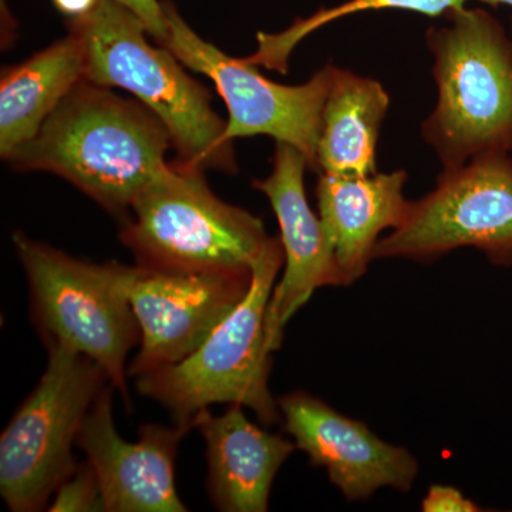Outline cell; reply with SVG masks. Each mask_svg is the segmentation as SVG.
Returning <instances> with one entry per match:
<instances>
[{
	"mask_svg": "<svg viewBox=\"0 0 512 512\" xmlns=\"http://www.w3.org/2000/svg\"><path fill=\"white\" fill-rule=\"evenodd\" d=\"M114 2H119L131 12L136 13L146 25L148 35L153 37L158 45H163L165 36H167L163 2L160 0H114Z\"/></svg>",
	"mask_w": 512,
	"mask_h": 512,
	"instance_id": "21",
	"label": "cell"
},
{
	"mask_svg": "<svg viewBox=\"0 0 512 512\" xmlns=\"http://www.w3.org/2000/svg\"><path fill=\"white\" fill-rule=\"evenodd\" d=\"M467 2L468 0H348L335 8L320 9L309 18L298 19L291 28L278 35L259 33L258 49L247 60L255 66L262 64L285 74L289 56L295 46L306 36L333 20L346 18L365 10L384 9L410 10L431 18H439V16H447L453 10L463 8Z\"/></svg>",
	"mask_w": 512,
	"mask_h": 512,
	"instance_id": "18",
	"label": "cell"
},
{
	"mask_svg": "<svg viewBox=\"0 0 512 512\" xmlns=\"http://www.w3.org/2000/svg\"><path fill=\"white\" fill-rule=\"evenodd\" d=\"M101 0H53L57 9L67 16V19L82 16L96 8Z\"/></svg>",
	"mask_w": 512,
	"mask_h": 512,
	"instance_id": "22",
	"label": "cell"
},
{
	"mask_svg": "<svg viewBox=\"0 0 512 512\" xmlns=\"http://www.w3.org/2000/svg\"><path fill=\"white\" fill-rule=\"evenodd\" d=\"M113 384H107L83 421L77 446L99 483L103 511L185 512L175 488V458L181 441L197 429V417L174 426L146 424L136 443L117 433Z\"/></svg>",
	"mask_w": 512,
	"mask_h": 512,
	"instance_id": "11",
	"label": "cell"
},
{
	"mask_svg": "<svg viewBox=\"0 0 512 512\" xmlns=\"http://www.w3.org/2000/svg\"><path fill=\"white\" fill-rule=\"evenodd\" d=\"M167 22L163 45L188 69L210 77L228 109L225 140L265 134L291 144L319 174L318 147L323 106L333 64L309 82L284 86L266 79L247 59H235L198 36L170 0H161Z\"/></svg>",
	"mask_w": 512,
	"mask_h": 512,
	"instance_id": "9",
	"label": "cell"
},
{
	"mask_svg": "<svg viewBox=\"0 0 512 512\" xmlns=\"http://www.w3.org/2000/svg\"><path fill=\"white\" fill-rule=\"evenodd\" d=\"M285 430L312 466L323 467L330 483L349 501L367 500L384 487L409 493L419 463L403 447L392 446L366 424L333 410L311 394L289 393L278 400Z\"/></svg>",
	"mask_w": 512,
	"mask_h": 512,
	"instance_id": "12",
	"label": "cell"
},
{
	"mask_svg": "<svg viewBox=\"0 0 512 512\" xmlns=\"http://www.w3.org/2000/svg\"><path fill=\"white\" fill-rule=\"evenodd\" d=\"M424 512H478L483 508L468 500L466 495L451 485H431L421 503Z\"/></svg>",
	"mask_w": 512,
	"mask_h": 512,
	"instance_id": "20",
	"label": "cell"
},
{
	"mask_svg": "<svg viewBox=\"0 0 512 512\" xmlns=\"http://www.w3.org/2000/svg\"><path fill=\"white\" fill-rule=\"evenodd\" d=\"M282 266L281 239L271 237L252 268L244 301L183 362L137 377L138 393L165 407L175 423L194 420L212 404H241L262 423H278L281 410L268 384L272 352L266 312Z\"/></svg>",
	"mask_w": 512,
	"mask_h": 512,
	"instance_id": "4",
	"label": "cell"
},
{
	"mask_svg": "<svg viewBox=\"0 0 512 512\" xmlns=\"http://www.w3.org/2000/svg\"><path fill=\"white\" fill-rule=\"evenodd\" d=\"M50 511H103L99 483L89 463L79 464L60 484Z\"/></svg>",
	"mask_w": 512,
	"mask_h": 512,
	"instance_id": "19",
	"label": "cell"
},
{
	"mask_svg": "<svg viewBox=\"0 0 512 512\" xmlns=\"http://www.w3.org/2000/svg\"><path fill=\"white\" fill-rule=\"evenodd\" d=\"M252 271L174 272L123 269V286L140 328V350L127 375L140 377L183 362L244 301Z\"/></svg>",
	"mask_w": 512,
	"mask_h": 512,
	"instance_id": "10",
	"label": "cell"
},
{
	"mask_svg": "<svg viewBox=\"0 0 512 512\" xmlns=\"http://www.w3.org/2000/svg\"><path fill=\"white\" fill-rule=\"evenodd\" d=\"M84 52L69 32L25 62L3 70L0 79V154L6 160L36 136L47 117L84 80Z\"/></svg>",
	"mask_w": 512,
	"mask_h": 512,
	"instance_id": "16",
	"label": "cell"
},
{
	"mask_svg": "<svg viewBox=\"0 0 512 512\" xmlns=\"http://www.w3.org/2000/svg\"><path fill=\"white\" fill-rule=\"evenodd\" d=\"M84 52V79L119 87L163 121L170 131L177 163L232 174L234 143L225 140L227 121L211 106V94L188 76L164 46H153L143 20L114 0H101L82 16L67 19Z\"/></svg>",
	"mask_w": 512,
	"mask_h": 512,
	"instance_id": "2",
	"label": "cell"
},
{
	"mask_svg": "<svg viewBox=\"0 0 512 512\" xmlns=\"http://www.w3.org/2000/svg\"><path fill=\"white\" fill-rule=\"evenodd\" d=\"M171 147L170 131L143 103L84 79L5 161L59 175L107 212L126 215L170 170Z\"/></svg>",
	"mask_w": 512,
	"mask_h": 512,
	"instance_id": "1",
	"label": "cell"
},
{
	"mask_svg": "<svg viewBox=\"0 0 512 512\" xmlns=\"http://www.w3.org/2000/svg\"><path fill=\"white\" fill-rule=\"evenodd\" d=\"M477 248L498 266L512 265V158L488 153L444 168L433 191L410 202L400 227L379 239L375 259L434 261Z\"/></svg>",
	"mask_w": 512,
	"mask_h": 512,
	"instance_id": "8",
	"label": "cell"
},
{
	"mask_svg": "<svg viewBox=\"0 0 512 512\" xmlns=\"http://www.w3.org/2000/svg\"><path fill=\"white\" fill-rule=\"evenodd\" d=\"M308 161L291 144L276 141L274 168L265 180L254 181L264 192L281 229L285 272L275 286L266 312V342L271 352L281 348L289 319L323 286H346L320 217L305 191Z\"/></svg>",
	"mask_w": 512,
	"mask_h": 512,
	"instance_id": "13",
	"label": "cell"
},
{
	"mask_svg": "<svg viewBox=\"0 0 512 512\" xmlns=\"http://www.w3.org/2000/svg\"><path fill=\"white\" fill-rule=\"evenodd\" d=\"M427 30L437 104L421 126L444 168L512 151V40L481 9L453 10Z\"/></svg>",
	"mask_w": 512,
	"mask_h": 512,
	"instance_id": "3",
	"label": "cell"
},
{
	"mask_svg": "<svg viewBox=\"0 0 512 512\" xmlns=\"http://www.w3.org/2000/svg\"><path fill=\"white\" fill-rule=\"evenodd\" d=\"M406 171L369 175L319 174V217L346 286L362 278L375 259L379 235L396 229L409 212Z\"/></svg>",
	"mask_w": 512,
	"mask_h": 512,
	"instance_id": "15",
	"label": "cell"
},
{
	"mask_svg": "<svg viewBox=\"0 0 512 512\" xmlns=\"http://www.w3.org/2000/svg\"><path fill=\"white\" fill-rule=\"evenodd\" d=\"M130 211L120 238L146 268L252 271L271 239L258 217L218 198L200 168L177 161Z\"/></svg>",
	"mask_w": 512,
	"mask_h": 512,
	"instance_id": "5",
	"label": "cell"
},
{
	"mask_svg": "<svg viewBox=\"0 0 512 512\" xmlns=\"http://www.w3.org/2000/svg\"><path fill=\"white\" fill-rule=\"evenodd\" d=\"M49 362L0 437V494L10 511L45 510L79 464L73 446L106 372L90 357L47 343Z\"/></svg>",
	"mask_w": 512,
	"mask_h": 512,
	"instance_id": "7",
	"label": "cell"
},
{
	"mask_svg": "<svg viewBox=\"0 0 512 512\" xmlns=\"http://www.w3.org/2000/svg\"><path fill=\"white\" fill-rule=\"evenodd\" d=\"M478 2L488 3V5H508L512 8V0H478Z\"/></svg>",
	"mask_w": 512,
	"mask_h": 512,
	"instance_id": "23",
	"label": "cell"
},
{
	"mask_svg": "<svg viewBox=\"0 0 512 512\" xmlns=\"http://www.w3.org/2000/svg\"><path fill=\"white\" fill-rule=\"evenodd\" d=\"M390 99L379 82L333 66L322 113L319 174L376 173V147Z\"/></svg>",
	"mask_w": 512,
	"mask_h": 512,
	"instance_id": "17",
	"label": "cell"
},
{
	"mask_svg": "<svg viewBox=\"0 0 512 512\" xmlns=\"http://www.w3.org/2000/svg\"><path fill=\"white\" fill-rule=\"evenodd\" d=\"M12 239L45 345L57 343L90 357L130 407L126 362L141 333L124 292V265L80 261L22 232Z\"/></svg>",
	"mask_w": 512,
	"mask_h": 512,
	"instance_id": "6",
	"label": "cell"
},
{
	"mask_svg": "<svg viewBox=\"0 0 512 512\" xmlns=\"http://www.w3.org/2000/svg\"><path fill=\"white\" fill-rule=\"evenodd\" d=\"M197 429L207 443V488L212 504L222 512L268 511L276 473L296 444L249 421L241 404L227 412L197 414Z\"/></svg>",
	"mask_w": 512,
	"mask_h": 512,
	"instance_id": "14",
	"label": "cell"
}]
</instances>
